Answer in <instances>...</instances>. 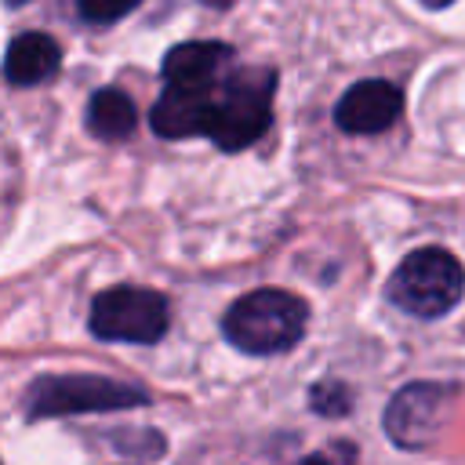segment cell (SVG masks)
<instances>
[{
  "label": "cell",
  "instance_id": "5b68a950",
  "mask_svg": "<svg viewBox=\"0 0 465 465\" xmlns=\"http://www.w3.org/2000/svg\"><path fill=\"white\" fill-rule=\"evenodd\" d=\"M167 298L149 287H109L91 302V331L102 341L153 345L167 331Z\"/></svg>",
  "mask_w": 465,
  "mask_h": 465
},
{
  "label": "cell",
  "instance_id": "4fadbf2b",
  "mask_svg": "<svg viewBox=\"0 0 465 465\" xmlns=\"http://www.w3.org/2000/svg\"><path fill=\"white\" fill-rule=\"evenodd\" d=\"M138 0H76V11L80 18L94 22V25H105V22H116L124 18L127 11H134Z\"/></svg>",
  "mask_w": 465,
  "mask_h": 465
},
{
  "label": "cell",
  "instance_id": "3957f363",
  "mask_svg": "<svg viewBox=\"0 0 465 465\" xmlns=\"http://www.w3.org/2000/svg\"><path fill=\"white\" fill-rule=\"evenodd\" d=\"M149 403V392L131 381L102 378V374H47L29 385L25 411L29 418L51 414H84V411H127Z\"/></svg>",
  "mask_w": 465,
  "mask_h": 465
},
{
  "label": "cell",
  "instance_id": "277c9868",
  "mask_svg": "<svg viewBox=\"0 0 465 465\" xmlns=\"http://www.w3.org/2000/svg\"><path fill=\"white\" fill-rule=\"evenodd\" d=\"M272 124V73L243 69L218 84V116L211 142L225 153H240L258 142Z\"/></svg>",
  "mask_w": 465,
  "mask_h": 465
},
{
  "label": "cell",
  "instance_id": "52a82bcc",
  "mask_svg": "<svg viewBox=\"0 0 465 465\" xmlns=\"http://www.w3.org/2000/svg\"><path fill=\"white\" fill-rule=\"evenodd\" d=\"M218 116V84L214 87H182L167 84V91L156 98L149 124L160 138H196L214 131Z\"/></svg>",
  "mask_w": 465,
  "mask_h": 465
},
{
  "label": "cell",
  "instance_id": "8992f818",
  "mask_svg": "<svg viewBox=\"0 0 465 465\" xmlns=\"http://www.w3.org/2000/svg\"><path fill=\"white\" fill-rule=\"evenodd\" d=\"M458 403V385L443 381H411L403 385L389 407H385V432L403 450H425L432 447Z\"/></svg>",
  "mask_w": 465,
  "mask_h": 465
},
{
  "label": "cell",
  "instance_id": "8fae6325",
  "mask_svg": "<svg viewBox=\"0 0 465 465\" xmlns=\"http://www.w3.org/2000/svg\"><path fill=\"white\" fill-rule=\"evenodd\" d=\"M138 127V113H134V102L116 91V87H102L91 94L87 102V131L102 142H124L131 138Z\"/></svg>",
  "mask_w": 465,
  "mask_h": 465
},
{
  "label": "cell",
  "instance_id": "7c38bea8",
  "mask_svg": "<svg viewBox=\"0 0 465 465\" xmlns=\"http://www.w3.org/2000/svg\"><path fill=\"white\" fill-rule=\"evenodd\" d=\"M309 407L323 418H341V414L352 411V396L341 381H316L309 389Z\"/></svg>",
  "mask_w": 465,
  "mask_h": 465
},
{
  "label": "cell",
  "instance_id": "2e32d148",
  "mask_svg": "<svg viewBox=\"0 0 465 465\" xmlns=\"http://www.w3.org/2000/svg\"><path fill=\"white\" fill-rule=\"evenodd\" d=\"M18 4H25V0H7V7H18Z\"/></svg>",
  "mask_w": 465,
  "mask_h": 465
},
{
  "label": "cell",
  "instance_id": "7a4b0ae2",
  "mask_svg": "<svg viewBox=\"0 0 465 465\" xmlns=\"http://www.w3.org/2000/svg\"><path fill=\"white\" fill-rule=\"evenodd\" d=\"M385 294L396 309L421 316V320H436V316H447L461 302L465 269L443 247H418L392 269Z\"/></svg>",
  "mask_w": 465,
  "mask_h": 465
},
{
  "label": "cell",
  "instance_id": "6da1fadb",
  "mask_svg": "<svg viewBox=\"0 0 465 465\" xmlns=\"http://www.w3.org/2000/svg\"><path fill=\"white\" fill-rule=\"evenodd\" d=\"M305 320L309 309L298 294L280 287H258L229 305L222 331L247 356H276L302 341Z\"/></svg>",
  "mask_w": 465,
  "mask_h": 465
},
{
  "label": "cell",
  "instance_id": "9a60e30c",
  "mask_svg": "<svg viewBox=\"0 0 465 465\" xmlns=\"http://www.w3.org/2000/svg\"><path fill=\"white\" fill-rule=\"evenodd\" d=\"M203 4H207V7H218V11H222V7H232L236 0H203Z\"/></svg>",
  "mask_w": 465,
  "mask_h": 465
},
{
  "label": "cell",
  "instance_id": "30bf717a",
  "mask_svg": "<svg viewBox=\"0 0 465 465\" xmlns=\"http://www.w3.org/2000/svg\"><path fill=\"white\" fill-rule=\"evenodd\" d=\"M58 65H62V47L47 33H18L4 54V76L15 87L51 80L58 73Z\"/></svg>",
  "mask_w": 465,
  "mask_h": 465
},
{
  "label": "cell",
  "instance_id": "5bb4252c",
  "mask_svg": "<svg viewBox=\"0 0 465 465\" xmlns=\"http://www.w3.org/2000/svg\"><path fill=\"white\" fill-rule=\"evenodd\" d=\"M298 465H331V461H327L323 454H309V458H302Z\"/></svg>",
  "mask_w": 465,
  "mask_h": 465
},
{
  "label": "cell",
  "instance_id": "ba28073f",
  "mask_svg": "<svg viewBox=\"0 0 465 465\" xmlns=\"http://www.w3.org/2000/svg\"><path fill=\"white\" fill-rule=\"evenodd\" d=\"M403 94L389 80H360L352 84L338 105H334V124L345 134H378L400 120Z\"/></svg>",
  "mask_w": 465,
  "mask_h": 465
},
{
  "label": "cell",
  "instance_id": "9c48e42d",
  "mask_svg": "<svg viewBox=\"0 0 465 465\" xmlns=\"http://www.w3.org/2000/svg\"><path fill=\"white\" fill-rule=\"evenodd\" d=\"M232 62V47L222 40H189L163 54V80L182 87H214L222 84V69Z\"/></svg>",
  "mask_w": 465,
  "mask_h": 465
}]
</instances>
